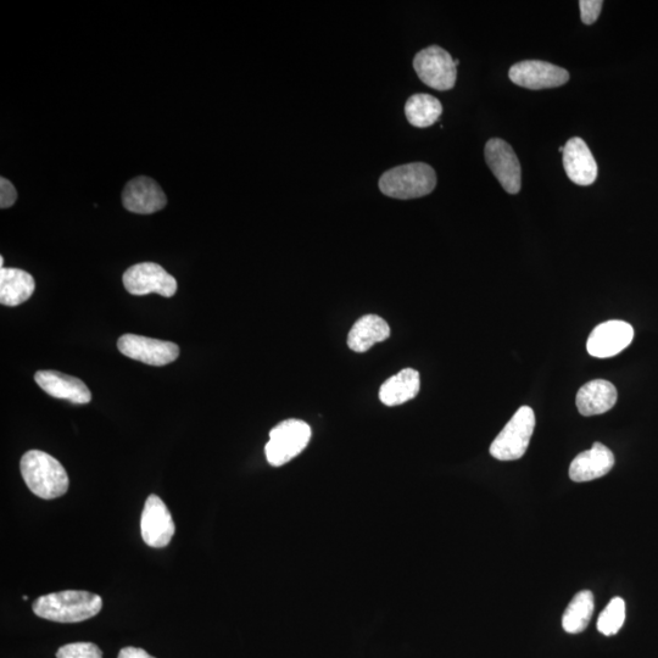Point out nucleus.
Here are the masks:
<instances>
[{"mask_svg": "<svg viewBox=\"0 0 658 658\" xmlns=\"http://www.w3.org/2000/svg\"><path fill=\"white\" fill-rule=\"evenodd\" d=\"M103 607L99 595L88 591L66 590L41 596L32 609L38 617L58 623H78L97 616Z\"/></svg>", "mask_w": 658, "mask_h": 658, "instance_id": "1", "label": "nucleus"}, {"mask_svg": "<svg viewBox=\"0 0 658 658\" xmlns=\"http://www.w3.org/2000/svg\"><path fill=\"white\" fill-rule=\"evenodd\" d=\"M21 475L27 487L38 498L52 500L68 492L69 477L57 459L39 450L22 456Z\"/></svg>", "mask_w": 658, "mask_h": 658, "instance_id": "2", "label": "nucleus"}, {"mask_svg": "<svg viewBox=\"0 0 658 658\" xmlns=\"http://www.w3.org/2000/svg\"><path fill=\"white\" fill-rule=\"evenodd\" d=\"M436 186V171L423 163L394 167L384 172L379 180V189L384 195L400 200L426 197Z\"/></svg>", "mask_w": 658, "mask_h": 658, "instance_id": "3", "label": "nucleus"}, {"mask_svg": "<svg viewBox=\"0 0 658 658\" xmlns=\"http://www.w3.org/2000/svg\"><path fill=\"white\" fill-rule=\"evenodd\" d=\"M535 428L534 411L522 406L490 445V454L496 460L515 461L526 454Z\"/></svg>", "mask_w": 658, "mask_h": 658, "instance_id": "4", "label": "nucleus"}, {"mask_svg": "<svg viewBox=\"0 0 658 658\" xmlns=\"http://www.w3.org/2000/svg\"><path fill=\"white\" fill-rule=\"evenodd\" d=\"M311 439L308 423L295 420L283 421L270 432L269 443L265 446L267 462L273 467H281L292 461L305 450Z\"/></svg>", "mask_w": 658, "mask_h": 658, "instance_id": "5", "label": "nucleus"}, {"mask_svg": "<svg viewBox=\"0 0 658 658\" xmlns=\"http://www.w3.org/2000/svg\"><path fill=\"white\" fill-rule=\"evenodd\" d=\"M456 66L451 55L438 46L421 50L414 59V69L420 80L437 91H449L454 88L457 78Z\"/></svg>", "mask_w": 658, "mask_h": 658, "instance_id": "6", "label": "nucleus"}, {"mask_svg": "<svg viewBox=\"0 0 658 658\" xmlns=\"http://www.w3.org/2000/svg\"><path fill=\"white\" fill-rule=\"evenodd\" d=\"M122 280L126 291L132 295L156 293L161 297L171 298L177 292L175 277L154 262H142L130 267Z\"/></svg>", "mask_w": 658, "mask_h": 658, "instance_id": "7", "label": "nucleus"}, {"mask_svg": "<svg viewBox=\"0 0 658 658\" xmlns=\"http://www.w3.org/2000/svg\"><path fill=\"white\" fill-rule=\"evenodd\" d=\"M120 353L150 366H165L177 360L180 348L165 340L125 334L117 342Z\"/></svg>", "mask_w": 658, "mask_h": 658, "instance_id": "8", "label": "nucleus"}, {"mask_svg": "<svg viewBox=\"0 0 658 658\" xmlns=\"http://www.w3.org/2000/svg\"><path fill=\"white\" fill-rule=\"evenodd\" d=\"M485 160L507 193L517 194L521 191V164L509 143L499 138L490 139L485 146Z\"/></svg>", "mask_w": 658, "mask_h": 658, "instance_id": "9", "label": "nucleus"}, {"mask_svg": "<svg viewBox=\"0 0 658 658\" xmlns=\"http://www.w3.org/2000/svg\"><path fill=\"white\" fill-rule=\"evenodd\" d=\"M175 523L164 501L150 495L144 505L141 518V532L144 543L160 549L169 545L175 534Z\"/></svg>", "mask_w": 658, "mask_h": 658, "instance_id": "10", "label": "nucleus"}, {"mask_svg": "<svg viewBox=\"0 0 658 658\" xmlns=\"http://www.w3.org/2000/svg\"><path fill=\"white\" fill-rule=\"evenodd\" d=\"M510 80L517 86L528 89H548L565 85L570 74L554 64L539 60L521 61L512 66Z\"/></svg>", "mask_w": 658, "mask_h": 658, "instance_id": "11", "label": "nucleus"}, {"mask_svg": "<svg viewBox=\"0 0 658 658\" xmlns=\"http://www.w3.org/2000/svg\"><path fill=\"white\" fill-rule=\"evenodd\" d=\"M634 339V329L624 321L601 323L591 332L587 349L594 358L609 359L627 349Z\"/></svg>", "mask_w": 658, "mask_h": 658, "instance_id": "12", "label": "nucleus"}, {"mask_svg": "<svg viewBox=\"0 0 658 658\" xmlns=\"http://www.w3.org/2000/svg\"><path fill=\"white\" fill-rule=\"evenodd\" d=\"M122 203L133 214L149 215L163 210L167 198L158 183L152 178L142 176L126 184Z\"/></svg>", "mask_w": 658, "mask_h": 658, "instance_id": "13", "label": "nucleus"}, {"mask_svg": "<svg viewBox=\"0 0 658 658\" xmlns=\"http://www.w3.org/2000/svg\"><path fill=\"white\" fill-rule=\"evenodd\" d=\"M563 166L573 183L590 186L598 177V165L583 139L574 137L563 149Z\"/></svg>", "mask_w": 658, "mask_h": 658, "instance_id": "14", "label": "nucleus"}, {"mask_svg": "<svg viewBox=\"0 0 658 658\" xmlns=\"http://www.w3.org/2000/svg\"><path fill=\"white\" fill-rule=\"evenodd\" d=\"M35 381L50 397L69 400L78 405L88 404L92 400L86 384L76 377L57 371H38Z\"/></svg>", "mask_w": 658, "mask_h": 658, "instance_id": "15", "label": "nucleus"}, {"mask_svg": "<svg viewBox=\"0 0 658 658\" xmlns=\"http://www.w3.org/2000/svg\"><path fill=\"white\" fill-rule=\"evenodd\" d=\"M615 466V455L604 444L595 443L593 448L579 454L572 461L570 477L573 482L583 483L604 477Z\"/></svg>", "mask_w": 658, "mask_h": 658, "instance_id": "16", "label": "nucleus"}, {"mask_svg": "<svg viewBox=\"0 0 658 658\" xmlns=\"http://www.w3.org/2000/svg\"><path fill=\"white\" fill-rule=\"evenodd\" d=\"M617 403V389L609 381L595 379L579 389L576 404L579 414L596 416L610 411Z\"/></svg>", "mask_w": 658, "mask_h": 658, "instance_id": "17", "label": "nucleus"}, {"mask_svg": "<svg viewBox=\"0 0 658 658\" xmlns=\"http://www.w3.org/2000/svg\"><path fill=\"white\" fill-rule=\"evenodd\" d=\"M420 373L414 368H405L390 377L379 389V400L386 406H399L415 399L420 393Z\"/></svg>", "mask_w": 658, "mask_h": 658, "instance_id": "18", "label": "nucleus"}, {"mask_svg": "<svg viewBox=\"0 0 658 658\" xmlns=\"http://www.w3.org/2000/svg\"><path fill=\"white\" fill-rule=\"evenodd\" d=\"M389 336L390 327L386 320L377 315H366L351 327L348 345L355 353H366L373 345L384 342Z\"/></svg>", "mask_w": 658, "mask_h": 658, "instance_id": "19", "label": "nucleus"}, {"mask_svg": "<svg viewBox=\"0 0 658 658\" xmlns=\"http://www.w3.org/2000/svg\"><path fill=\"white\" fill-rule=\"evenodd\" d=\"M36 282L29 272L20 269H0V303L19 306L32 297Z\"/></svg>", "mask_w": 658, "mask_h": 658, "instance_id": "20", "label": "nucleus"}, {"mask_svg": "<svg viewBox=\"0 0 658 658\" xmlns=\"http://www.w3.org/2000/svg\"><path fill=\"white\" fill-rule=\"evenodd\" d=\"M594 594L590 590L579 591L562 616V628L568 634H578L588 628L593 617Z\"/></svg>", "mask_w": 658, "mask_h": 658, "instance_id": "21", "label": "nucleus"}, {"mask_svg": "<svg viewBox=\"0 0 658 658\" xmlns=\"http://www.w3.org/2000/svg\"><path fill=\"white\" fill-rule=\"evenodd\" d=\"M443 113L442 103L429 94H415L405 104L406 119L412 126L426 128L436 124Z\"/></svg>", "mask_w": 658, "mask_h": 658, "instance_id": "22", "label": "nucleus"}, {"mask_svg": "<svg viewBox=\"0 0 658 658\" xmlns=\"http://www.w3.org/2000/svg\"><path fill=\"white\" fill-rule=\"evenodd\" d=\"M624 621H626V602L621 598L612 599L599 617V632L611 637L620 632Z\"/></svg>", "mask_w": 658, "mask_h": 658, "instance_id": "23", "label": "nucleus"}, {"mask_svg": "<svg viewBox=\"0 0 658 658\" xmlns=\"http://www.w3.org/2000/svg\"><path fill=\"white\" fill-rule=\"evenodd\" d=\"M57 658H103V652L93 643H74L60 648Z\"/></svg>", "mask_w": 658, "mask_h": 658, "instance_id": "24", "label": "nucleus"}, {"mask_svg": "<svg viewBox=\"0 0 658 658\" xmlns=\"http://www.w3.org/2000/svg\"><path fill=\"white\" fill-rule=\"evenodd\" d=\"M604 2L601 0H582L579 2L581 7L582 21L585 25L594 24L598 20Z\"/></svg>", "mask_w": 658, "mask_h": 658, "instance_id": "25", "label": "nucleus"}, {"mask_svg": "<svg viewBox=\"0 0 658 658\" xmlns=\"http://www.w3.org/2000/svg\"><path fill=\"white\" fill-rule=\"evenodd\" d=\"M18 199V193L16 189L7 178H0V208L8 209L11 208Z\"/></svg>", "mask_w": 658, "mask_h": 658, "instance_id": "26", "label": "nucleus"}, {"mask_svg": "<svg viewBox=\"0 0 658 658\" xmlns=\"http://www.w3.org/2000/svg\"><path fill=\"white\" fill-rule=\"evenodd\" d=\"M117 658H155L150 656L146 650L137 648H125L120 651Z\"/></svg>", "mask_w": 658, "mask_h": 658, "instance_id": "27", "label": "nucleus"}]
</instances>
